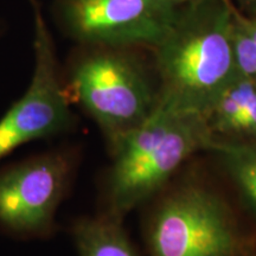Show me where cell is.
Wrapping results in <instances>:
<instances>
[{
  "mask_svg": "<svg viewBox=\"0 0 256 256\" xmlns=\"http://www.w3.org/2000/svg\"><path fill=\"white\" fill-rule=\"evenodd\" d=\"M232 0L186 2L152 48L159 98L203 114L238 75L234 54Z\"/></svg>",
  "mask_w": 256,
  "mask_h": 256,
  "instance_id": "1",
  "label": "cell"
},
{
  "mask_svg": "<svg viewBox=\"0 0 256 256\" xmlns=\"http://www.w3.org/2000/svg\"><path fill=\"white\" fill-rule=\"evenodd\" d=\"M209 144L202 114L180 110L158 96L152 113L110 144L112 217L126 215L152 197L185 160Z\"/></svg>",
  "mask_w": 256,
  "mask_h": 256,
  "instance_id": "2",
  "label": "cell"
},
{
  "mask_svg": "<svg viewBox=\"0 0 256 256\" xmlns=\"http://www.w3.org/2000/svg\"><path fill=\"white\" fill-rule=\"evenodd\" d=\"M84 48L72 60L64 86L112 144L152 113L158 83L138 55L139 48Z\"/></svg>",
  "mask_w": 256,
  "mask_h": 256,
  "instance_id": "3",
  "label": "cell"
},
{
  "mask_svg": "<svg viewBox=\"0 0 256 256\" xmlns=\"http://www.w3.org/2000/svg\"><path fill=\"white\" fill-rule=\"evenodd\" d=\"M152 256H238L240 241L226 203L202 186L174 192L148 229Z\"/></svg>",
  "mask_w": 256,
  "mask_h": 256,
  "instance_id": "4",
  "label": "cell"
},
{
  "mask_svg": "<svg viewBox=\"0 0 256 256\" xmlns=\"http://www.w3.org/2000/svg\"><path fill=\"white\" fill-rule=\"evenodd\" d=\"M186 0H57L64 31L83 46L148 48L159 43Z\"/></svg>",
  "mask_w": 256,
  "mask_h": 256,
  "instance_id": "5",
  "label": "cell"
},
{
  "mask_svg": "<svg viewBox=\"0 0 256 256\" xmlns=\"http://www.w3.org/2000/svg\"><path fill=\"white\" fill-rule=\"evenodd\" d=\"M34 14V72L28 90L0 120V159L32 140L62 133L74 124L52 37L40 4Z\"/></svg>",
  "mask_w": 256,
  "mask_h": 256,
  "instance_id": "6",
  "label": "cell"
},
{
  "mask_svg": "<svg viewBox=\"0 0 256 256\" xmlns=\"http://www.w3.org/2000/svg\"><path fill=\"white\" fill-rule=\"evenodd\" d=\"M72 162L49 153L0 174V224L19 234L50 229L68 188Z\"/></svg>",
  "mask_w": 256,
  "mask_h": 256,
  "instance_id": "7",
  "label": "cell"
},
{
  "mask_svg": "<svg viewBox=\"0 0 256 256\" xmlns=\"http://www.w3.org/2000/svg\"><path fill=\"white\" fill-rule=\"evenodd\" d=\"M202 116L210 142H256V82L238 74Z\"/></svg>",
  "mask_w": 256,
  "mask_h": 256,
  "instance_id": "8",
  "label": "cell"
},
{
  "mask_svg": "<svg viewBox=\"0 0 256 256\" xmlns=\"http://www.w3.org/2000/svg\"><path fill=\"white\" fill-rule=\"evenodd\" d=\"M208 151L218 156L242 203L256 220V142H210Z\"/></svg>",
  "mask_w": 256,
  "mask_h": 256,
  "instance_id": "9",
  "label": "cell"
},
{
  "mask_svg": "<svg viewBox=\"0 0 256 256\" xmlns=\"http://www.w3.org/2000/svg\"><path fill=\"white\" fill-rule=\"evenodd\" d=\"M74 236L80 256H136L114 217L80 220Z\"/></svg>",
  "mask_w": 256,
  "mask_h": 256,
  "instance_id": "10",
  "label": "cell"
},
{
  "mask_svg": "<svg viewBox=\"0 0 256 256\" xmlns=\"http://www.w3.org/2000/svg\"><path fill=\"white\" fill-rule=\"evenodd\" d=\"M232 2L243 14L256 17V0H232Z\"/></svg>",
  "mask_w": 256,
  "mask_h": 256,
  "instance_id": "11",
  "label": "cell"
},
{
  "mask_svg": "<svg viewBox=\"0 0 256 256\" xmlns=\"http://www.w3.org/2000/svg\"><path fill=\"white\" fill-rule=\"evenodd\" d=\"M204 2V0H186V2Z\"/></svg>",
  "mask_w": 256,
  "mask_h": 256,
  "instance_id": "12",
  "label": "cell"
}]
</instances>
